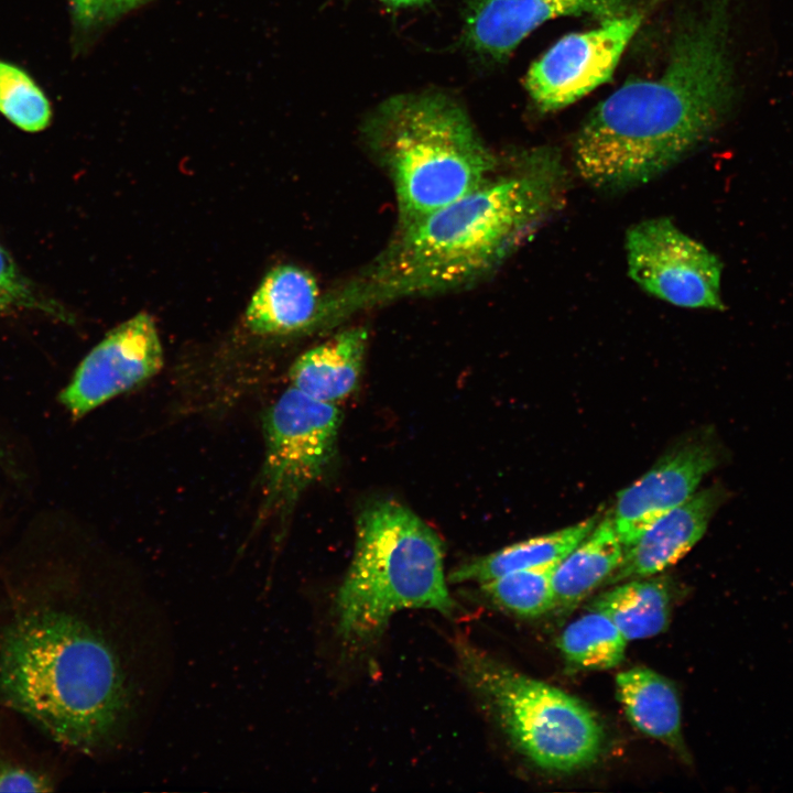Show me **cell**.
<instances>
[{"instance_id": "obj_21", "label": "cell", "mask_w": 793, "mask_h": 793, "mask_svg": "<svg viewBox=\"0 0 793 793\" xmlns=\"http://www.w3.org/2000/svg\"><path fill=\"white\" fill-rule=\"evenodd\" d=\"M556 564L504 574L480 584L481 590L501 608L525 618L555 609L553 575Z\"/></svg>"}, {"instance_id": "obj_1", "label": "cell", "mask_w": 793, "mask_h": 793, "mask_svg": "<svg viewBox=\"0 0 793 793\" xmlns=\"http://www.w3.org/2000/svg\"><path fill=\"white\" fill-rule=\"evenodd\" d=\"M8 608L0 699L78 752L119 746L135 716V687L93 596L69 577L39 576L10 591Z\"/></svg>"}, {"instance_id": "obj_18", "label": "cell", "mask_w": 793, "mask_h": 793, "mask_svg": "<svg viewBox=\"0 0 793 793\" xmlns=\"http://www.w3.org/2000/svg\"><path fill=\"white\" fill-rule=\"evenodd\" d=\"M600 517L595 514L561 530L475 557L454 568L447 579L452 583L480 585L508 573L557 564L593 531Z\"/></svg>"}, {"instance_id": "obj_26", "label": "cell", "mask_w": 793, "mask_h": 793, "mask_svg": "<svg viewBox=\"0 0 793 793\" xmlns=\"http://www.w3.org/2000/svg\"><path fill=\"white\" fill-rule=\"evenodd\" d=\"M380 1L391 8H411V7L425 6L431 0H380Z\"/></svg>"}, {"instance_id": "obj_27", "label": "cell", "mask_w": 793, "mask_h": 793, "mask_svg": "<svg viewBox=\"0 0 793 793\" xmlns=\"http://www.w3.org/2000/svg\"><path fill=\"white\" fill-rule=\"evenodd\" d=\"M8 460L7 456L4 455L3 450L0 447V464H3Z\"/></svg>"}, {"instance_id": "obj_22", "label": "cell", "mask_w": 793, "mask_h": 793, "mask_svg": "<svg viewBox=\"0 0 793 793\" xmlns=\"http://www.w3.org/2000/svg\"><path fill=\"white\" fill-rule=\"evenodd\" d=\"M0 113L29 132L44 130L51 121V104L35 82L20 67L0 61Z\"/></svg>"}, {"instance_id": "obj_11", "label": "cell", "mask_w": 793, "mask_h": 793, "mask_svg": "<svg viewBox=\"0 0 793 793\" xmlns=\"http://www.w3.org/2000/svg\"><path fill=\"white\" fill-rule=\"evenodd\" d=\"M721 460L723 445L715 433L697 432L621 490L610 517L624 550L654 521L691 498Z\"/></svg>"}, {"instance_id": "obj_10", "label": "cell", "mask_w": 793, "mask_h": 793, "mask_svg": "<svg viewBox=\"0 0 793 793\" xmlns=\"http://www.w3.org/2000/svg\"><path fill=\"white\" fill-rule=\"evenodd\" d=\"M163 366V349L152 317L139 313L120 324L82 360L58 395L75 417L154 377Z\"/></svg>"}, {"instance_id": "obj_17", "label": "cell", "mask_w": 793, "mask_h": 793, "mask_svg": "<svg viewBox=\"0 0 793 793\" xmlns=\"http://www.w3.org/2000/svg\"><path fill=\"white\" fill-rule=\"evenodd\" d=\"M623 555L624 546L609 513L600 518L593 531L556 564L553 575L555 609H572L604 586Z\"/></svg>"}, {"instance_id": "obj_2", "label": "cell", "mask_w": 793, "mask_h": 793, "mask_svg": "<svg viewBox=\"0 0 793 793\" xmlns=\"http://www.w3.org/2000/svg\"><path fill=\"white\" fill-rule=\"evenodd\" d=\"M731 0H710L680 28L662 74L632 80L602 100L573 143L577 174L616 193L644 185L700 145L735 98Z\"/></svg>"}, {"instance_id": "obj_4", "label": "cell", "mask_w": 793, "mask_h": 793, "mask_svg": "<svg viewBox=\"0 0 793 793\" xmlns=\"http://www.w3.org/2000/svg\"><path fill=\"white\" fill-rule=\"evenodd\" d=\"M362 134L393 185L398 227L472 192L499 167L465 109L441 91L387 99Z\"/></svg>"}, {"instance_id": "obj_6", "label": "cell", "mask_w": 793, "mask_h": 793, "mask_svg": "<svg viewBox=\"0 0 793 793\" xmlns=\"http://www.w3.org/2000/svg\"><path fill=\"white\" fill-rule=\"evenodd\" d=\"M456 652L468 684L492 711L514 747L537 767L573 772L601 753L604 729L582 700L493 660L458 640Z\"/></svg>"}, {"instance_id": "obj_15", "label": "cell", "mask_w": 793, "mask_h": 793, "mask_svg": "<svg viewBox=\"0 0 793 793\" xmlns=\"http://www.w3.org/2000/svg\"><path fill=\"white\" fill-rule=\"evenodd\" d=\"M368 332L343 329L302 354L291 366V387L324 403L338 404L357 388L363 368Z\"/></svg>"}, {"instance_id": "obj_9", "label": "cell", "mask_w": 793, "mask_h": 793, "mask_svg": "<svg viewBox=\"0 0 793 793\" xmlns=\"http://www.w3.org/2000/svg\"><path fill=\"white\" fill-rule=\"evenodd\" d=\"M643 13L601 22L557 41L528 70L525 88L541 112L562 109L609 80Z\"/></svg>"}, {"instance_id": "obj_5", "label": "cell", "mask_w": 793, "mask_h": 793, "mask_svg": "<svg viewBox=\"0 0 793 793\" xmlns=\"http://www.w3.org/2000/svg\"><path fill=\"white\" fill-rule=\"evenodd\" d=\"M438 534L402 503H368L356 526L351 564L335 597L340 636L352 643L377 637L399 611H456Z\"/></svg>"}, {"instance_id": "obj_19", "label": "cell", "mask_w": 793, "mask_h": 793, "mask_svg": "<svg viewBox=\"0 0 793 793\" xmlns=\"http://www.w3.org/2000/svg\"><path fill=\"white\" fill-rule=\"evenodd\" d=\"M586 607L608 617L628 641L648 639L669 627L670 588L661 577L629 579L600 593Z\"/></svg>"}, {"instance_id": "obj_7", "label": "cell", "mask_w": 793, "mask_h": 793, "mask_svg": "<svg viewBox=\"0 0 793 793\" xmlns=\"http://www.w3.org/2000/svg\"><path fill=\"white\" fill-rule=\"evenodd\" d=\"M343 413L289 387L268 408L262 426V518L287 515L304 491L332 464Z\"/></svg>"}, {"instance_id": "obj_13", "label": "cell", "mask_w": 793, "mask_h": 793, "mask_svg": "<svg viewBox=\"0 0 793 793\" xmlns=\"http://www.w3.org/2000/svg\"><path fill=\"white\" fill-rule=\"evenodd\" d=\"M728 496L729 491L716 484L659 518L624 550L622 562L604 586L654 576L674 565L702 539Z\"/></svg>"}, {"instance_id": "obj_20", "label": "cell", "mask_w": 793, "mask_h": 793, "mask_svg": "<svg viewBox=\"0 0 793 793\" xmlns=\"http://www.w3.org/2000/svg\"><path fill=\"white\" fill-rule=\"evenodd\" d=\"M628 640L604 613L589 610L563 630L557 645L571 663L588 670L618 666Z\"/></svg>"}, {"instance_id": "obj_16", "label": "cell", "mask_w": 793, "mask_h": 793, "mask_svg": "<svg viewBox=\"0 0 793 793\" xmlns=\"http://www.w3.org/2000/svg\"><path fill=\"white\" fill-rule=\"evenodd\" d=\"M616 687L630 723L686 759L681 704L675 686L658 672L636 666L616 676Z\"/></svg>"}, {"instance_id": "obj_3", "label": "cell", "mask_w": 793, "mask_h": 793, "mask_svg": "<svg viewBox=\"0 0 793 793\" xmlns=\"http://www.w3.org/2000/svg\"><path fill=\"white\" fill-rule=\"evenodd\" d=\"M557 152H523L507 171L409 225L351 282L332 292L340 318L393 300L459 290L499 268L564 203Z\"/></svg>"}, {"instance_id": "obj_23", "label": "cell", "mask_w": 793, "mask_h": 793, "mask_svg": "<svg viewBox=\"0 0 793 793\" xmlns=\"http://www.w3.org/2000/svg\"><path fill=\"white\" fill-rule=\"evenodd\" d=\"M18 309L39 311L62 321L69 319V315L58 304L36 290L0 245V312Z\"/></svg>"}, {"instance_id": "obj_24", "label": "cell", "mask_w": 793, "mask_h": 793, "mask_svg": "<svg viewBox=\"0 0 793 793\" xmlns=\"http://www.w3.org/2000/svg\"><path fill=\"white\" fill-rule=\"evenodd\" d=\"M56 781L52 773L31 760L0 749V792H50Z\"/></svg>"}, {"instance_id": "obj_25", "label": "cell", "mask_w": 793, "mask_h": 793, "mask_svg": "<svg viewBox=\"0 0 793 793\" xmlns=\"http://www.w3.org/2000/svg\"><path fill=\"white\" fill-rule=\"evenodd\" d=\"M151 0H69L73 20L85 33L105 31Z\"/></svg>"}, {"instance_id": "obj_14", "label": "cell", "mask_w": 793, "mask_h": 793, "mask_svg": "<svg viewBox=\"0 0 793 793\" xmlns=\"http://www.w3.org/2000/svg\"><path fill=\"white\" fill-rule=\"evenodd\" d=\"M246 325L261 336L302 334L326 327L325 294L306 270L282 264L270 270L251 297Z\"/></svg>"}, {"instance_id": "obj_12", "label": "cell", "mask_w": 793, "mask_h": 793, "mask_svg": "<svg viewBox=\"0 0 793 793\" xmlns=\"http://www.w3.org/2000/svg\"><path fill=\"white\" fill-rule=\"evenodd\" d=\"M629 12V0H470L463 41L478 55L501 61L551 19L573 15L605 22Z\"/></svg>"}, {"instance_id": "obj_8", "label": "cell", "mask_w": 793, "mask_h": 793, "mask_svg": "<svg viewBox=\"0 0 793 793\" xmlns=\"http://www.w3.org/2000/svg\"><path fill=\"white\" fill-rule=\"evenodd\" d=\"M626 254L629 276L650 295L678 307L725 309L721 261L670 218L631 226Z\"/></svg>"}]
</instances>
